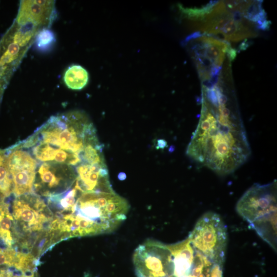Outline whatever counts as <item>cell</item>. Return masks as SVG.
<instances>
[{
	"label": "cell",
	"mask_w": 277,
	"mask_h": 277,
	"mask_svg": "<svg viewBox=\"0 0 277 277\" xmlns=\"http://www.w3.org/2000/svg\"><path fill=\"white\" fill-rule=\"evenodd\" d=\"M14 248L30 253L37 237L49 229L54 215L41 196L31 192L15 196L12 205Z\"/></svg>",
	"instance_id": "cell-4"
},
{
	"label": "cell",
	"mask_w": 277,
	"mask_h": 277,
	"mask_svg": "<svg viewBox=\"0 0 277 277\" xmlns=\"http://www.w3.org/2000/svg\"><path fill=\"white\" fill-rule=\"evenodd\" d=\"M54 3L51 1H23L16 18L19 25L32 24L36 26L49 19L54 14Z\"/></svg>",
	"instance_id": "cell-10"
},
{
	"label": "cell",
	"mask_w": 277,
	"mask_h": 277,
	"mask_svg": "<svg viewBox=\"0 0 277 277\" xmlns=\"http://www.w3.org/2000/svg\"><path fill=\"white\" fill-rule=\"evenodd\" d=\"M35 26L32 24L22 25L13 34H10L12 40L20 47H25L28 44L37 32Z\"/></svg>",
	"instance_id": "cell-14"
},
{
	"label": "cell",
	"mask_w": 277,
	"mask_h": 277,
	"mask_svg": "<svg viewBox=\"0 0 277 277\" xmlns=\"http://www.w3.org/2000/svg\"><path fill=\"white\" fill-rule=\"evenodd\" d=\"M76 177L72 166L52 162L38 164L33 192L46 197L61 194L72 187Z\"/></svg>",
	"instance_id": "cell-7"
},
{
	"label": "cell",
	"mask_w": 277,
	"mask_h": 277,
	"mask_svg": "<svg viewBox=\"0 0 277 277\" xmlns=\"http://www.w3.org/2000/svg\"><path fill=\"white\" fill-rule=\"evenodd\" d=\"M233 97L217 84L202 86L200 117L186 149L194 162L220 175L233 172L251 154Z\"/></svg>",
	"instance_id": "cell-1"
},
{
	"label": "cell",
	"mask_w": 277,
	"mask_h": 277,
	"mask_svg": "<svg viewBox=\"0 0 277 277\" xmlns=\"http://www.w3.org/2000/svg\"><path fill=\"white\" fill-rule=\"evenodd\" d=\"M197 40L199 43L193 47L194 55L195 56L196 64H204L197 67L200 76L205 73V66L207 62L212 67L222 65L228 49L229 45L226 42L211 37L203 36Z\"/></svg>",
	"instance_id": "cell-9"
},
{
	"label": "cell",
	"mask_w": 277,
	"mask_h": 277,
	"mask_svg": "<svg viewBox=\"0 0 277 277\" xmlns=\"http://www.w3.org/2000/svg\"><path fill=\"white\" fill-rule=\"evenodd\" d=\"M7 266H0V277H12L14 271Z\"/></svg>",
	"instance_id": "cell-15"
},
{
	"label": "cell",
	"mask_w": 277,
	"mask_h": 277,
	"mask_svg": "<svg viewBox=\"0 0 277 277\" xmlns=\"http://www.w3.org/2000/svg\"><path fill=\"white\" fill-rule=\"evenodd\" d=\"M167 145L166 142L162 139H159L157 141L156 149H163Z\"/></svg>",
	"instance_id": "cell-18"
},
{
	"label": "cell",
	"mask_w": 277,
	"mask_h": 277,
	"mask_svg": "<svg viewBox=\"0 0 277 277\" xmlns=\"http://www.w3.org/2000/svg\"><path fill=\"white\" fill-rule=\"evenodd\" d=\"M227 54L228 55V56L230 60H233L235 58L236 55V50L232 48H230L228 51L227 52Z\"/></svg>",
	"instance_id": "cell-17"
},
{
	"label": "cell",
	"mask_w": 277,
	"mask_h": 277,
	"mask_svg": "<svg viewBox=\"0 0 277 277\" xmlns=\"http://www.w3.org/2000/svg\"><path fill=\"white\" fill-rule=\"evenodd\" d=\"M56 42L54 32L47 28L39 31L35 37V49L41 52H47L51 50Z\"/></svg>",
	"instance_id": "cell-13"
},
{
	"label": "cell",
	"mask_w": 277,
	"mask_h": 277,
	"mask_svg": "<svg viewBox=\"0 0 277 277\" xmlns=\"http://www.w3.org/2000/svg\"><path fill=\"white\" fill-rule=\"evenodd\" d=\"M13 192V182L6 162L5 152L0 157V193L6 197Z\"/></svg>",
	"instance_id": "cell-12"
},
{
	"label": "cell",
	"mask_w": 277,
	"mask_h": 277,
	"mask_svg": "<svg viewBox=\"0 0 277 277\" xmlns=\"http://www.w3.org/2000/svg\"><path fill=\"white\" fill-rule=\"evenodd\" d=\"M227 239L225 224L213 212L204 214L198 220L188 238L195 251L221 264L224 262Z\"/></svg>",
	"instance_id": "cell-5"
},
{
	"label": "cell",
	"mask_w": 277,
	"mask_h": 277,
	"mask_svg": "<svg viewBox=\"0 0 277 277\" xmlns=\"http://www.w3.org/2000/svg\"><path fill=\"white\" fill-rule=\"evenodd\" d=\"M227 10L223 3H217L211 12L199 25L201 30L213 34L221 33L226 39L239 41L244 38L254 36L255 34L245 26L238 16L235 17Z\"/></svg>",
	"instance_id": "cell-8"
},
{
	"label": "cell",
	"mask_w": 277,
	"mask_h": 277,
	"mask_svg": "<svg viewBox=\"0 0 277 277\" xmlns=\"http://www.w3.org/2000/svg\"><path fill=\"white\" fill-rule=\"evenodd\" d=\"M12 277H35V272L25 273L17 270L14 273Z\"/></svg>",
	"instance_id": "cell-16"
},
{
	"label": "cell",
	"mask_w": 277,
	"mask_h": 277,
	"mask_svg": "<svg viewBox=\"0 0 277 277\" xmlns=\"http://www.w3.org/2000/svg\"><path fill=\"white\" fill-rule=\"evenodd\" d=\"M89 81L87 71L79 65H72L65 71L64 81L67 87L72 90H81Z\"/></svg>",
	"instance_id": "cell-11"
},
{
	"label": "cell",
	"mask_w": 277,
	"mask_h": 277,
	"mask_svg": "<svg viewBox=\"0 0 277 277\" xmlns=\"http://www.w3.org/2000/svg\"><path fill=\"white\" fill-rule=\"evenodd\" d=\"M127 201L113 192L81 193L75 204L66 212L71 228L78 236L89 230L96 234L109 233L126 219Z\"/></svg>",
	"instance_id": "cell-2"
},
{
	"label": "cell",
	"mask_w": 277,
	"mask_h": 277,
	"mask_svg": "<svg viewBox=\"0 0 277 277\" xmlns=\"http://www.w3.org/2000/svg\"><path fill=\"white\" fill-rule=\"evenodd\" d=\"M276 181L266 184H254L238 201V213L250 225L275 218L277 205Z\"/></svg>",
	"instance_id": "cell-6"
},
{
	"label": "cell",
	"mask_w": 277,
	"mask_h": 277,
	"mask_svg": "<svg viewBox=\"0 0 277 277\" xmlns=\"http://www.w3.org/2000/svg\"><path fill=\"white\" fill-rule=\"evenodd\" d=\"M93 127L86 115L80 111L54 115L33 134L19 142V145L26 148L35 143H44L55 149L81 156Z\"/></svg>",
	"instance_id": "cell-3"
}]
</instances>
